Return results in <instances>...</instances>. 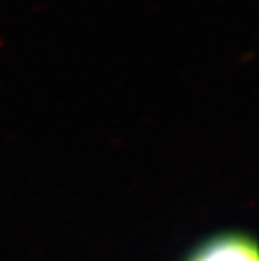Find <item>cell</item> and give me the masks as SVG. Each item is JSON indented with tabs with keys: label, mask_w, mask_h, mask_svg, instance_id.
Here are the masks:
<instances>
[{
	"label": "cell",
	"mask_w": 259,
	"mask_h": 261,
	"mask_svg": "<svg viewBox=\"0 0 259 261\" xmlns=\"http://www.w3.org/2000/svg\"><path fill=\"white\" fill-rule=\"evenodd\" d=\"M182 261H259V255L257 243L247 230L224 228L194 243Z\"/></svg>",
	"instance_id": "6da1fadb"
}]
</instances>
